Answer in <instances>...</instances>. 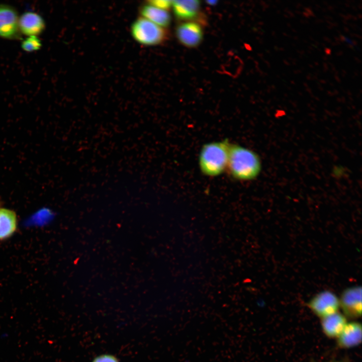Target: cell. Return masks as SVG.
<instances>
[{"mask_svg":"<svg viewBox=\"0 0 362 362\" xmlns=\"http://www.w3.org/2000/svg\"><path fill=\"white\" fill-rule=\"evenodd\" d=\"M308 306L315 314L322 318L337 312L339 299L332 292L323 291L314 296Z\"/></svg>","mask_w":362,"mask_h":362,"instance_id":"obj_5","label":"cell"},{"mask_svg":"<svg viewBox=\"0 0 362 362\" xmlns=\"http://www.w3.org/2000/svg\"><path fill=\"white\" fill-rule=\"evenodd\" d=\"M92 362H119L114 355L109 354H103L95 357Z\"/></svg>","mask_w":362,"mask_h":362,"instance_id":"obj_16","label":"cell"},{"mask_svg":"<svg viewBox=\"0 0 362 362\" xmlns=\"http://www.w3.org/2000/svg\"><path fill=\"white\" fill-rule=\"evenodd\" d=\"M339 303L347 316L351 318L360 317L362 309L361 287H352L345 290L341 295Z\"/></svg>","mask_w":362,"mask_h":362,"instance_id":"obj_8","label":"cell"},{"mask_svg":"<svg viewBox=\"0 0 362 362\" xmlns=\"http://www.w3.org/2000/svg\"><path fill=\"white\" fill-rule=\"evenodd\" d=\"M361 325L360 323L353 322L346 324L338 336V344L345 348L358 345L361 341Z\"/></svg>","mask_w":362,"mask_h":362,"instance_id":"obj_10","label":"cell"},{"mask_svg":"<svg viewBox=\"0 0 362 362\" xmlns=\"http://www.w3.org/2000/svg\"><path fill=\"white\" fill-rule=\"evenodd\" d=\"M346 324L345 317L338 312L323 317L321 320L322 330L330 338L338 337Z\"/></svg>","mask_w":362,"mask_h":362,"instance_id":"obj_11","label":"cell"},{"mask_svg":"<svg viewBox=\"0 0 362 362\" xmlns=\"http://www.w3.org/2000/svg\"><path fill=\"white\" fill-rule=\"evenodd\" d=\"M230 145L227 140H224L203 146L199 156V164L204 174L215 176L225 170L228 163Z\"/></svg>","mask_w":362,"mask_h":362,"instance_id":"obj_2","label":"cell"},{"mask_svg":"<svg viewBox=\"0 0 362 362\" xmlns=\"http://www.w3.org/2000/svg\"><path fill=\"white\" fill-rule=\"evenodd\" d=\"M130 32L137 42L145 46L161 44L168 37V32L164 28L142 17L137 18L133 22Z\"/></svg>","mask_w":362,"mask_h":362,"instance_id":"obj_3","label":"cell"},{"mask_svg":"<svg viewBox=\"0 0 362 362\" xmlns=\"http://www.w3.org/2000/svg\"><path fill=\"white\" fill-rule=\"evenodd\" d=\"M172 1L169 0H151L147 1V4L157 8L167 10L172 7Z\"/></svg>","mask_w":362,"mask_h":362,"instance_id":"obj_15","label":"cell"},{"mask_svg":"<svg viewBox=\"0 0 362 362\" xmlns=\"http://www.w3.org/2000/svg\"><path fill=\"white\" fill-rule=\"evenodd\" d=\"M18 223L17 216L14 211L0 208V240L12 236L17 229Z\"/></svg>","mask_w":362,"mask_h":362,"instance_id":"obj_13","label":"cell"},{"mask_svg":"<svg viewBox=\"0 0 362 362\" xmlns=\"http://www.w3.org/2000/svg\"><path fill=\"white\" fill-rule=\"evenodd\" d=\"M207 4L211 6L215 5L217 4V1H207Z\"/></svg>","mask_w":362,"mask_h":362,"instance_id":"obj_17","label":"cell"},{"mask_svg":"<svg viewBox=\"0 0 362 362\" xmlns=\"http://www.w3.org/2000/svg\"><path fill=\"white\" fill-rule=\"evenodd\" d=\"M175 34L178 41L188 48L197 47L203 38V31L200 25L192 21H187L178 25Z\"/></svg>","mask_w":362,"mask_h":362,"instance_id":"obj_6","label":"cell"},{"mask_svg":"<svg viewBox=\"0 0 362 362\" xmlns=\"http://www.w3.org/2000/svg\"><path fill=\"white\" fill-rule=\"evenodd\" d=\"M142 17L161 27H167L171 22V16L167 11L146 4L139 9Z\"/></svg>","mask_w":362,"mask_h":362,"instance_id":"obj_12","label":"cell"},{"mask_svg":"<svg viewBox=\"0 0 362 362\" xmlns=\"http://www.w3.org/2000/svg\"><path fill=\"white\" fill-rule=\"evenodd\" d=\"M19 27L22 35L39 37L44 32L46 25L44 19L40 14L28 11L20 15Z\"/></svg>","mask_w":362,"mask_h":362,"instance_id":"obj_7","label":"cell"},{"mask_svg":"<svg viewBox=\"0 0 362 362\" xmlns=\"http://www.w3.org/2000/svg\"><path fill=\"white\" fill-rule=\"evenodd\" d=\"M201 3L198 0L172 1V7L176 17L181 20L191 21L197 17Z\"/></svg>","mask_w":362,"mask_h":362,"instance_id":"obj_9","label":"cell"},{"mask_svg":"<svg viewBox=\"0 0 362 362\" xmlns=\"http://www.w3.org/2000/svg\"><path fill=\"white\" fill-rule=\"evenodd\" d=\"M234 178L250 180L256 178L261 170L258 154L238 145H230L227 168Z\"/></svg>","mask_w":362,"mask_h":362,"instance_id":"obj_1","label":"cell"},{"mask_svg":"<svg viewBox=\"0 0 362 362\" xmlns=\"http://www.w3.org/2000/svg\"><path fill=\"white\" fill-rule=\"evenodd\" d=\"M17 9L8 4H0V38L8 40H21Z\"/></svg>","mask_w":362,"mask_h":362,"instance_id":"obj_4","label":"cell"},{"mask_svg":"<svg viewBox=\"0 0 362 362\" xmlns=\"http://www.w3.org/2000/svg\"><path fill=\"white\" fill-rule=\"evenodd\" d=\"M42 46V42L38 36H32L26 37L21 41V47L26 52H33L40 50Z\"/></svg>","mask_w":362,"mask_h":362,"instance_id":"obj_14","label":"cell"}]
</instances>
